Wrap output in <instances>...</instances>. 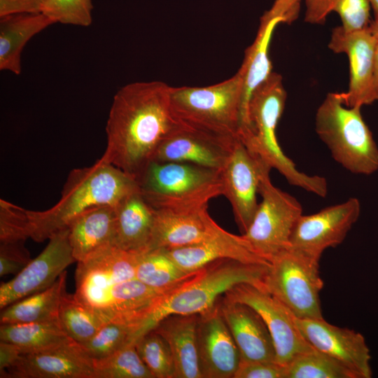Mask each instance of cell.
I'll return each instance as SVG.
<instances>
[{
	"mask_svg": "<svg viewBox=\"0 0 378 378\" xmlns=\"http://www.w3.org/2000/svg\"><path fill=\"white\" fill-rule=\"evenodd\" d=\"M170 89L157 80L122 87L110 108L107 145L100 158L136 181L162 141L180 122L172 109Z\"/></svg>",
	"mask_w": 378,
	"mask_h": 378,
	"instance_id": "6da1fadb",
	"label": "cell"
},
{
	"mask_svg": "<svg viewBox=\"0 0 378 378\" xmlns=\"http://www.w3.org/2000/svg\"><path fill=\"white\" fill-rule=\"evenodd\" d=\"M139 190L134 178L101 158L90 167L74 169L54 206L42 211L24 209L29 237L42 242L68 227L83 213L102 206H115Z\"/></svg>",
	"mask_w": 378,
	"mask_h": 378,
	"instance_id": "7a4b0ae2",
	"label": "cell"
},
{
	"mask_svg": "<svg viewBox=\"0 0 378 378\" xmlns=\"http://www.w3.org/2000/svg\"><path fill=\"white\" fill-rule=\"evenodd\" d=\"M286 100L282 78L272 72L253 93L248 107L247 125L239 134V139L272 169H276L289 184L324 197L328 192L326 179L297 169L278 142L276 130Z\"/></svg>",
	"mask_w": 378,
	"mask_h": 378,
	"instance_id": "3957f363",
	"label": "cell"
},
{
	"mask_svg": "<svg viewBox=\"0 0 378 378\" xmlns=\"http://www.w3.org/2000/svg\"><path fill=\"white\" fill-rule=\"evenodd\" d=\"M269 264L245 262L230 258L216 260L167 293L148 326L152 330L170 315L200 314L213 307L230 290L241 284L263 289Z\"/></svg>",
	"mask_w": 378,
	"mask_h": 378,
	"instance_id": "277c9868",
	"label": "cell"
},
{
	"mask_svg": "<svg viewBox=\"0 0 378 378\" xmlns=\"http://www.w3.org/2000/svg\"><path fill=\"white\" fill-rule=\"evenodd\" d=\"M360 108L347 106L343 92L328 93L316 111L315 128L338 164L370 175L378 170V147Z\"/></svg>",
	"mask_w": 378,
	"mask_h": 378,
	"instance_id": "5b68a950",
	"label": "cell"
},
{
	"mask_svg": "<svg viewBox=\"0 0 378 378\" xmlns=\"http://www.w3.org/2000/svg\"><path fill=\"white\" fill-rule=\"evenodd\" d=\"M136 181L143 197L158 210L198 209L223 195L220 171L190 163L151 161Z\"/></svg>",
	"mask_w": 378,
	"mask_h": 378,
	"instance_id": "8992f818",
	"label": "cell"
},
{
	"mask_svg": "<svg viewBox=\"0 0 378 378\" xmlns=\"http://www.w3.org/2000/svg\"><path fill=\"white\" fill-rule=\"evenodd\" d=\"M242 77L238 71L205 87H171L173 113L181 123L218 136L239 138Z\"/></svg>",
	"mask_w": 378,
	"mask_h": 378,
	"instance_id": "52a82bcc",
	"label": "cell"
},
{
	"mask_svg": "<svg viewBox=\"0 0 378 378\" xmlns=\"http://www.w3.org/2000/svg\"><path fill=\"white\" fill-rule=\"evenodd\" d=\"M320 259L288 246L269 261L263 288L299 319L323 318Z\"/></svg>",
	"mask_w": 378,
	"mask_h": 378,
	"instance_id": "ba28073f",
	"label": "cell"
},
{
	"mask_svg": "<svg viewBox=\"0 0 378 378\" xmlns=\"http://www.w3.org/2000/svg\"><path fill=\"white\" fill-rule=\"evenodd\" d=\"M270 172L262 177L258 203L252 222L241 234L251 249L269 262L289 246L295 224L302 214V207L296 198L274 186Z\"/></svg>",
	"mask_w": 378,
	"mask_h": 378,
	"instance_id": "9c48e42d",
	"label": "cell"
},
{
	"mask_svg": "<svg viewBox=\"0 0 378 378\" xmlns=\"http://www.w3.org/2000/svg\"><path fill=\"white\" fill-rule=\"evenodd\" d=\"M271 169L238 138L220 171L223 195L231 204L241 234L248 230L257 210L261 178Z\"/></svg>",
	"mask_w": 378,
	"mask_h": 378,
	"instance_id": "30bf717a",
	"label": "cell"
},
{
	"mask_svg": "<svg viewBox=\"0 0 378 378\" xmlns=\"http://www.w3.org/2000/svg\"><path fill=\"white\" fill-rule=\"evenodd\" d=\"M223 297L246 304L259 314L272 338L276 363L285 365L295 356L314 349L299 330L295 316L266 290L250 284H241Z\"/></svg>",
	"mask_w": 378,
	"mask_h": 378,
	"instance_id": "8fae6325",
	"label": "cell"
},
{
	"mask_svg": "<svg viewBox=\"0 0 378 378\" xmlns=\"http://www.w3.org/2000/svg\"><path fill=\"white\" fill-rule=\"evenodd\" d=\"M360 212L359 200L351 197L316 213L302 214L291 232L289 246L320 259L326 249L344 240Z\"/></svg>",
	"mask_w": 378,
	"mask_h": 378,
	"instance_id": "7c38bea8",
	"label": "cell"
},
{
	"mask_svg": "<svg viewBox=\"0 0 378 378\" xmlns=\"http://www.w3.org/2000/svg\"><path fill=\"white\" fill-rule=\"evenodd\" d=\"M42 252L15 276L0 286V309L52 286L65 269L76 262L69 239V228L59 230L49 239Z\"/></svg>",
	"mask_w": 378,
	"mask_h": 378,
	"instance_id": "4fadbf2b",
	"label": "cell"
},
{
	"mask_svg": "<svg viewBox=\"0 0 378 378\" xmlns=\"http://www.w3.org/2000/svg\"><path fill=\"white\" fill-rule=\"evenodd\" d=\"M377 41L368 27L349 31L339 26L332 31L329 48L335 53L346 55L349 62V89L343 92L349 106L362 107L377 100L374 64Z\"/></svg>",
	"mask_w": 378,
	"mask_h": 378,
	"instance_id": "5bb4252c",
	"label": "cell"
},
{
	"mask_svg": "<svg viewBox=\"0 0 378 378\" xmlns=\"http://www.w3.org/2000/svg\"><path fill=\"white\" fill-rule=\"evenodd\" d=\"M236 139H228L181 122L158 148L152 161L190 163L220 171Z\"/></svg>",
	"mask_w": 378,
	"mask_h": 378,
	"instance_id": "9a60e30c",
	"label": "cell"
},
{
	"mask_svg": "<svg viewBox=\"0 0 378 378\" xmlns=\"http://www.w3.org/2000/svg\"><path fill=\"white\" fill-rule=\"evenodd\" d=\"M1 378H94V361L74 340L50 349L21 354Z\"/></svg>",
	"mask_w": 378,
	"mask_h": 378,
	"instance_id": "2e32d148",
	"label": "cell"
},
{
	"mask_svg": "<svg viewBox=\"0 0 378 378\" xmlns=\"http://www.w3.org/2000/svg\"><path fill=\"white\" fill-rule=\"evenodd\" d=\"M218 302L198 314L197 342L202 378H234L241 362Z\"/></svg>",
	"mask_w": 378,
	"mask_h": 378,
	"instance_id": "e0dca14e",
	"label": "cell"
},
{
	"mask_svg": "<svg viewBox=\"0 0 378 378\" xmlns=\"http://www.w3.org/2000/svg\"><path fill=\"white\" fill-rule=\"evenodd\" d=\"M295 321L302 335L313 349L340 362L358 378L371 376L369 350L360 334L330 324L323 318H295Z\"/></svg>",
	"mask_w": 378,
	"mask_h": 378,
	"instance_id": "ac0fdd59",
	"label": "cell"
},
{
	"mask_svg": "<svg viewBox=\"0 0 378 378\" xmlns=\"http://www.w3.org/2000/svg\"><path fill=\"white\" fill-rule=\"evenodd\" d=\"M137 254L111 245L97 251L83 261L77 262L74 293L76 299L89 306L110 286L135 279Z\"/></svg>",
	"mask_w": 378,
	"mask_h": 378,
	"instance_id": "d6986e66",
	"label": "cell"
},
{
	"mask_svg": "<svg viewBox=\"0 0 378 378\" xmlns=\"http://www.w3.org/2000/svg\"><path fill=\"white\" fill-rule=\"evenodd\" d=\"M227 231L210 216L207 206L183 211L155 209L149 249L173 248L208 241Z\"/></svg>",
	"mask_w": 378,
	"mask_h": 378,
	"instance_id": "ffe728a7",
	"label": "cell"
},
{
	"mask_svg": "<svg viewBox=\"0 0 378 378\" xmlns=\"http://www.w3.org/2000/svg\"><path fill=\"white\" fill-rule=\"evenodd\" d=\"M220 313L239 349L241 361L276 362L270 331L259 314L250 306L223 296Z\"/></svg>",
	"mask_w": 378,
	"mask_h": 378,
	"instance_id": "44dd1931",
	"label": "cell"
},
{
	"mask_svg": "<svg viewBox=\"0 0 378 378\" xmlns=\"http://www.w3.org/2000/svg\"><path fill=\"white\" fill-rule=\"evenodd\" d=\"M184 272L195 273L207 265L223 258L245 262L269 264L256 255L241 235L227 231L212 240L173 248H162Z\"/></svg>",
	"mask_w": 378,
	"mask_h": 378,
	"instance_id": "7402d4cb",
	"label": "cell"
},
{
	"mask_svg": "<svg viewBox=\"0 0 378 378\" xmlns=\"http://www.w3.org/2000/svg\"><path fill=\"white\" fill-rule=\"evenodd\" d=\"M113 246L132 253L149 249L155 221V209L140 190L122 200L115 206Z\"/></svg>",
	"mask_w": 378,
	"mask_h": 378,
	"instance_id": "603a6c76",
	"label": "cell"
},
{
	"mask_svg": "<svg viewBox=\"0 0 378 378\" xmlns=\"http://www.w3.org/2000/svg\"><path fill=\"white\" fill-rule=\"evenodd\" d=\"M197 319L198 314L170 315L153 328L169 346L174 378H202L197 342Z\"/></svg>",
	"mask_w": 378,
	"mask_h": 378,
	"instance_id": "cb8c5ba5",
	"label": "cell"
},
{
	"mask_svg": "<svg viewBox=\"0 0 378 378\" xmlns=\"http://www.w3.org/2000/svg\"><path fill=\"white\" fill-rule=\"evenodd\" d=\"M280 23H283L280 18L262 15L255 38L245 51L243 62L239 69L242 77L239 133L247 125L248 107L253 93L272 73L269 50L272 35Z\"/></svg>",
	"mask_w": 378,
	"mask_h": 378,
	"instance_id": "d4e9b609",
	"label": "cell"
},
{
	"mask_svg": "<svg viewBox=\"0 0 378 378\" xmlns=\"http://www.w3.org/2000/svg\"><path fill=\"white\" fill-rule=\"evenodd\" d=\"M68 228L73 255L76 262L83 261L97 251L113 246L115 206L92 208L74 219Z\"/></svg>",
	"mask_w": 378,
	"mask_h": 378,
	"instance_id": "484cf974",
	"label": "cell"
},
{
	"mask_svg": "<svg viewBox=\"0 0 378 378\" xmlns=\"http://www.w3.org/2000/svg\"><path fill=\"white\" fill-rule=\"evenodd\" d=\"M54 22L43 13H18L1 17L0 69L21 73V53L34 35Z\"/></svg>",
	"mask_w": 378,
	"mask_h": 378,
	"instance_id": "4316f807",
	"label": "cell"
},
{
	"mask_svg": "<svg viewBox=\"0 0 378 378\" xmlns=\"http://www.w3.org/2000/svg\"><path fill=\"white\" fill-rule=\"evenodd\" d=\"M66 271L46 290L17 300L1 309L0 323L59 320L60 304L65 295Z\"/></svg>",
	"mask_w": 378,
	"mask_h": 378,
	"instance_id": "83f0119b",
	"label": "cell"
},
{
	"mask_svg": "<svg viewBox=\"0 0 378 378\" xmlns=\"http://www.w3.org/2000/svg\"><path fill=\"white\" fill-rule=\"evenodd\" d=\"M71 340L59 320L0 326V341L18 346L22 354L38 352L57 347Z\"/></svg>",
	"mask_w": 378,
	"mask_h": 378,
	"instance_id": "f1b7e54d",
	"label": "cell"
},
{
	"mask_svg": "<svg viewBox=\"0 0 378 378\" xmlns=\"http://www.w3.org/2000/svg\"><path fill=\"white\" fill-rule=\"evenodd\" d=\"M196 272H184L162 248L147 250L137 254L136 279L158 290L171 291Z\"/></svg>",
	"mask_w": 378,
	"mask_h": 378,
	"instance_id": "f546056e",
	"label": "cell"
},
{
	"mask_svg": "<svg viewBox=\"0 0 378 378\" xmlns=\"http://www.w3.org/2000/svg\"><path fill=\"white\" fill-rule=\"evenodd\" d=\"M305 6L304 21L308 23L322 24L330 13L335 12L346 30L363 29L370 24L368 0H305Z\"/></svg>",
	"mask_w": 378,
	"mask_h": 378,
	"instance_id": "4dcf8cb0",
	"label": "cell"
},
{
	"mask_svg": "<svg viewBox=\"0 0 378 378\" xmlns=\"http://www.w3.org/2000/svg\"><path fill=\"white\" fill-rule=\"evenodd\" d=\"M59 323L66 335L80 345L85 344L106 322L92 309L66 293L59 309Z\"/></svg>",
	"mask_w": 378,
	"mask_h": 378,
	"instance_id": "1f68e13d",
	"label": "cell"
},
{
	"mask_svg": "<svg viewBox=\"0 0 378 378\" xmlns=\"http://www.w3.org/2000/svg\"><path fill=\"white\" fill-rule=\"evenodd\" d=\"M284 378H358L330 356L312 349L300 354L284 365Z\"/></svg>",
	"mask_w": 378,
	"mask_h": 378,
	"instance_id": "d6a6232c",
	"label": "cell"
},
{
	"mask_svg": "<svg viewBox=\"0 0 378 378\" xmlns=\"http://www.w3.org/2000/svg\"><path fill=\"white\" fill-rule=\"evenodd\" d=\"M93 361L94 378H153L139 356L134 342L106 358Z\"/></svg>",
	"mask_w": 378,
	"mask_h": 378,
	"instance_id": "836d02e7",
	"label": "cell"
},
{
	"mask_svg": "<svg viewBox=\"0 0 378 378\" xmlns=\"http://www.w3.org/2000/svg\"><path fill=\"white\" fill-rule=\"evenodd\" d=\"M138 338V330L127 325L106 322L85 344L88 356L97 360L106 358Z\"/></svg>",
	"mask_w": 378,
	"mask_h": 378,
	"instance_id": "e575fe53",
	"label": "cell"
},
{
	"mask_svg": "<svg viewBox=\"0 0 378 378\" xmlns=\"http://www.w3.org/2000/svg\"><path fill=\"white\" fill-rule=\"evenodd\" d=\"M134 344L153 378H174V365L169 346L154 329L141 335Z\"/></svg>",
	"mask_w": 378,
	"mask_h": 378,
	"instance_id": "d590c367",
	"label": "cell"
},
{
	"mask_svg": "<svg viewBox=\"0 0 378 378\" xmlns=\"http://www.w3.org/2000/svg\"><path fill=\"white\" fill-rule=\"evenodd\" d=\"M91 0H46L41 13L54 23L88 27L92 22Z\"/></svg>",
	"mask_w": 378,
	"mask_h": 378,
	"instance_id": "8d00e7d4",
	"label": "cell"
},
{
	"mask_svg": "<svg viewBox=\"0 0 378 378\" xmlns=\"http://www.w3.org/2000/svg\"><path fill=\"white\" fill-rule=\"evenodd\" d=\"M29 238L24 209L0 200V243L25 241Z\"/></svg>",
	"mask_w": 378,
	"mask_h": 378,
	"instance_id": "74e56055",
	"label": "cell"
},
{
	"mask_svg": "<svg viewBox=\"0 0 378 378\" xmlns=\"http://www.w3.org/2000/svg\"><path fill=\"white\" fill-rule=\"evenodd\" d=\"M24 242L0 243V276L17 275L32 260Z\"/></svg>",
	"mask_w": 378,
	"mask_h": 378,
	"instance_id": "f35d334b",
	"label": "cell"
},
{
	"mask_svg": "<svg viewBox=\"0 0 378 378\" xmlns=\"http://www.w3.org/2000/svg\"><path fill=\"white\" fill-rule=\"evenodd\" d=\"M234 378H284V365L241 361Z\"/></svg>",
	"mask_w": 378,
	"mask_h": 378,
	"instance_id": "ab89813d",
	"label": "cell"
},
{
	"mask_svg": "<svg viewBox=\"0 0 378 378\" xmlns=\"http://www.w3.org/2000/svg\"><path fill=\"white\" fill-rule=\"evenodd\" d=\"M301 0H275L270 10L263 15L267 18H280L283 23L290 24L299 15Z\"/></svg>",
	"mask_w": 378,
	"mask_h": 378,
	"instance_id": "60d3db41",
	"label": "cell"
},
{
	"mask_svg": "<svg viewBox=\"0 0 378 378\" xmlns=\"http://www.w3.org/2000/svg\"><path fill=\"white\" fill-rule=\"evenodd\" d=\"M42 6L38 0H0V17L18 13H41Z\"/></svg>",
	"mask_w": 378,
	"mask_h": 378,
	"instance_id": "b9f144b4",
	"label": "cell"
},
{
	"mask_svg": "<svg viewBox=\"0 0 378 378\" xmlns=\"http://www.w3.org/2000/svg\"><path fill=\"white\" fill-rule=\"evenodd\" d=\"M20 349L10 342L0 341V372L12 366L19 358Z\"/></svg>",
	"mask_w": 378,
	"mask_h": 378,
	"instance_id": "7bdbcfd3",
	"label": "cell"
},
{
	"mask_svg": "<svg viewBox=\"0 0 378 378\" xmlns=\"http://www.w3.org/2000/svg\"><path fill=\"white\" fill-rule=\"evenodd\" d=\"M374 87L377 100H378V41L376 46L374 64Z\"/></svg>",
	"mask_w": 378,
	"mask_h": 378,
	"instance_id": "ee69618b",
	"label": "cell"
},
{
	"mask_svg": "<svg viewBox=\"0 0 378 378\" xmlns=\"http://www.w3.org/2000/svg\"><path fill=\"white\" fill-rule=\"evenodd\" d=\"M368 28L374 36L378 40V20H374L371 22Z\"/></svg>",
	"mask_w": 378,
	"mask_h": 378,
	"instance_id": "f6af8a7d",
	"label": "cell"
},
{
	"mask_svg": "<svg viewBox=\"0 0 378 378\" xmlns=\"http://www.w3.org/2000/svg\"><path fill=\"white\" fill-rule=\"evenodd\" d=\"M374 13V20H378V0H368Z\"/></svg>",
	"mask_w": 378,
	"mask_h": 378,
	"instance_id": "bcb514c9",
	"label": "cell"
},
{
	"mask_svg": "<svg viewBox=\"0 0 378 378\" xmlns=\"http://www.w3.org/2000/svg\"><path fill=\"white\" fill-rule=\"evenodd\" d=\"M38 1H39L43 4L46 0H38Z\"/></svg>",
	"mask_w": 378,
	"mask_h": 378,
	"instance_id": "7dc6e473",
	"label": "cell"
}]
</instances>
